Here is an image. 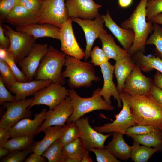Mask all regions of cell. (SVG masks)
I'll return each instance as SVG.
<instances>
[{
    "label": "cell",
    "mask_w": 162,
    "mask_h": 162,
    "mask_svg": "<svg viewBox=\"0 0 162 162\" xmlns=\"http://www.w3.org/2000/svg\"><path fill=\"white\" fill-rule=\"evenodd\" d=\"M131 113L136 124L152 126L162 129V105L151 93L130 95L125 93Z\"/></svg>",
    "instance_id": "obj_1"
},
{
    "label": "cell",
    "mask_w": 162,
    "mask_h": 162,
    "mask_svg": "<svg viewBox=\"0 0 162 162\" xmlns=\"http://www.w3.org/2000/svg\"><path fill=\"white\" fill-rule=\"evenodd\" d=\"M148 0H140L129 17L121 25L125 29H131L135 33L134 41L128 51L131 56L137 52L145 53L147 38L153 31V23L150 20L147 22L146 8Z\"/></svg>",
    "instance_id": "obj_2"
},
{
    "label": "cell",
    "mask_w": 162,
    "mask_h": 162,
    "mask_svg": "<svg viewBox=\"0 0 162 162\" xmlns=\"http://www.w3.org/2000/svg\"><path fill=\"white\" fill-rule=\"evenodd\" d=\"M65 69L62 77L67 80L68 86L72 88L89 87L93 81L97 82L100 78L96 75L94 65L86 61L83 62L73 57L66 55L64 64Z\"/></svg>",
    "instance_id": "obj_3"
},
{
    "label": "cell",
    "mask_w": 162,
    "mask_h": 162,
    "mask_svg": "<svg viewBox=\"0 0 162 162\" xmlns=\"http://www.w3.org/2000/svg\"><path fill=\"white\" fill-rule=\"evenodd\" d=\"M66 55L53 46H48L35 73L34 80H49L53 83L64 85L65 81L62 77V70Z\"/></svg>",
    "instance_id": "obj_4"
},
{
    "label": "cell",
    "mask_w": 162,
    "mask_h": 162,
    "mask_svg": "<svg viewBox=\"0 0 162 162\" xmlns=\"http://www.w3.org/2000/svg\"><path fill=\"white\" fill-rule=\"evenodd\" d=\"M101 88L96 89L92 96L84 98L80 96L74 88L69 90L68 96L74 107L72 114L68 119L66 123L75 122L85 114L91 112L99 110L112 111L114 107L108 104L99 94Z\"/></svg>",
    "instance_id": "obj_5"
},
{
    "label": "cell",
    "mask_w": 162,
    "mask_h": 162,
    "mask_svg": "<svg viewBox=\"0 0 162 162\" xmlns=\"http://www.w3.org/2000/svg\"><path fill=\"white\" fill-rule=\"evenodd\" d=\"M1 25L5 28V34L10 40V46L7 50L18 64L28 55L37 39L26 33L15 30L8 25Z\"/></svg>",
    "instance_id": "obj_6"
},
{
    "label": "cell",
    "mask_w": 162,
    "mask_h": 162,
    "mask_svg": "<svg viewBox=\"0 0 162 162\" xmlns=\"http://www.w3.org/2000/svg\"><path fill=\"white\" fill-rule=\"evenodd\" d=\"M119 96L122 102V109L118 114L115 115L116 119L112 122L105 123L100 126H94V129L97 131L101 133L120 132L125 134L128 128L136 124L125 92H122Z\"/></svg>",
    "instance_id": "obj_7"
},
{
    "label": "cell",
    "mask_w": 162,
    "mask_h": 162,
    "mask_svg": "<svg viewBox=\"0 0 162 162\" xmlns=\"http://www.w3.org/2000/svg\"><path fill=\"white\" fill-rule=\"evenodd\" d=\"M33 99V98H29L14 102L0 103L6 109L0 121V127L9 130L21 120L31 117L32 112L28 108Z\"/></svg>",
    "instance_id": "obj_8"
},
{
    "label": "cell",
    "mask_w": 162,
    "mask_h": 162,
    "mask_svg": "<svg viewBox=\"0 0 162 162\" xmlns=\"http://www.w3.org/2000/svg\"><path fill=\"white\" fill-rule=\"evenodd\" d=\"M69 18L64 0H45L36 22L50 24L60 28Z\"/></svg>",
    "instance_id": "obj_9"
},
{
    "label": "cell",
    "mask_w": 162,
    "mask_h": 162,
    "mask_svg": "<svg viewBox=\"0 0 162 162\" xmlns=\"http://www.w3.org/2000/svg\"><path fill=\"white\" fill-rule=\"evenodd\" d=\"M69 94V90L61 84L52 83L34 94L31 108L36 105H45L50 110L53 109Z\"/></svg>",
    "instance_id": "obj_10"
},
{
    "label": "cell",
    "mask_w": 162,
    "mask_h": 162,
    "mask_svg": "<svg viewBox=\"0 0 162 162\" xmlns=\"http://www.w3.org/2000/svg\"><path fill=\"white\" fill-rule=\"evenodd\" d=\"M70 18L82 28L85 33L86 44L84 58L86 61L90 57L92 47L95 40L101 34L108 33L104 28V21L100 14L94 20Z\"/></svg>",
    "instance_id": "obj_11"
},
{
    "label": "cell",
    "mask_w": 162,
    "mask_h": 162,
    "mask_svg": "<svg viewBox=\"0 0 162 162\" xmlns=\"http://www.w3.org/2000/svg\"><path fill=\"white\" fill-rule=\"evenodd\" d=\"M75 122L80 129V138L86 150L89 151L93 148H104V143L111 133L105 135L96 131L89 124L88 116H82Z\"/></svg>",
    "instance_id": "obj_12"
},
{
    "label": "cell",
    "mask_w": 162,
    "mask_h": 162,
    "mask_svg": "<svg viewBox=\"0 0 162 162\" xmlns=\"http://www.w3.org/2000/svg\"><path fill=\"white\" fill-rule=\"evenodd\" d=\"M70 18L65 22L60 28L59 40L61 43V50L67 55L81 60L85 57L83 50L78 43L73 30Z\"/></svg>",
    "instance_id": "obj_13"
},
{
    "label": "cell",
    "mask_w": 162,
    "mask_h": 162,
    "mask_svg": "<svg viewBox=\"0 0 162 162\" xmlns=\"http://www.w3.org/2000/svg\"><path fill=\"white\" fill-rule=\"evenodd\" d=\"M74 111L72 102L68 96L63 100L53 109L47 111L45 119L39 128L38 134L46 128L56 125L64 126Z\"/></svg>",
    "instance_id": "obj_14"
},
{
    "label": "cell",
    "mask_w": 162,
    "mask_h": 162,
    "mask_svg": "<svg viewBox=\"0 0 162 162\" xmlns=\"http://www.w3.org/2000/svg\"><path fill=\"white\" fill-rule=\"evenodd\" d=\"M65 4L70 18L94 20L102 7L94 0H66Z\"/></svg>",
    "instance_id": "obj_15"
},
{
    "label": "cell",
    "mask_w": 162,
    "mask_h": 162,
    "mask_svg": "<svg viewBox=\"0 0 162 162\" xmlns=\"http://www.w3.org/2000/svg\"><path fill=\"white\" fill-rule=\"evenodd\" d=\"M142 71L136 65L125 80L123 92L130 95L150 93L153 80L145 76Z\"/></svg>",
    "instance_id": "obj_16"
},
{
    "label": "cell",
    "mask_w": 162,
    "mask_h": 162,
    "mask_svg": "<svg viewBox=\"0 0 162 162\" xmlns=\"http://www.w3.org/2000/svg\"><path fill=\"white\" fill-rule=\"evenodd\" d=\"M47 111L43 108L39 113H36L34 118H23L10 128L9 131L11 137L32 136L38 134L40 127L45 119Z\"/></svg>",
    "instance_id": "obj_17"
},
{
    "label": "cell",
    "mask_w": 162,
    "mask_h": 162,
    "mask_svg": "<svg viewBox=\"0 0 162 162\" xmlns=\"http://www.w3.org/2000/svg\"><path fill=\"white\" fill-rule=\"evenodd\" d=\"M48 47L46 44L36 43L28 55L18 63L28 82L33 80L35 73Z\"/></svg>",
    "instance_id": "obj_18"
},
{
    "label": "cell",
    "mask_w": 162,
    "mask_h": 162,
    "mask_svg": "<svg viewBox=\"0 0 162 162\" xmlns=\"http://www.w3.org/2000/svg\"><path fill=\"white\" fill-rule=\"evenodd\" d=\"M104 78V85L99 94L103 97L105 100L109 105H111V97L113 96L114 99L117 102L118 108L122 106L119 93L113 81L114 65L109 62L100 66Z\"/></svg>",
    "instance_id": "obj_19"
},
{
    "label": "cell",
    "mask_w": 162,
    "mask_h": 162,
    "mask_svg": "<svg viewBox=\"0 0 162 162\" xmlns=\"http://www.w3.org/2000/svg\"><path fill=\"white\" fill-rule=\"evenodd\" d=\"M52 83L49 80H33L25 82H16L8 88L10 92L15 94L16 101H20L26 99L27 97L34 94Z\"/></svg>",
    "instance_id": "obj_20"
},
{
    "label": "cell",
    "mask_w": 162,
    "mask_h": 162,
    "mask_svg": "<svg viewBox=\"0 0 162 162\" xmlns=\"http://www.w3.org/2000/svg\"><path fill=\"white\" fill-rule=\"evenodd\" d=\"M104 21L105 26L116 37L124 48L128 51L135 38V33L131 29H125L119 26L111 18L107 11L105 15H101Z\"/></svg>",
    "instance_id": "obj_21"
},
{
    "label": "cell",
    "mask_w": 162,
    "mask_h": 162,
    "mask_svg": "<svg viewBox=\"0 0 162 162\" xmlns=\"http://www.w3.org/2000/svg\"><path fill=\"white\" fill-rule=\"evenodd\" d=\"M60 28L49 23L39 24L34 22L21 26L17 27L15 30L26 33L36 38L48 37L59 40Z\"/></svg>",
    "instance_id": "obj_22"
},
{
    "label": "cell",
    "mask_w": 162,
    "mask_h": 162,
    "mask_svg": "<svg viewBox=\"0 0 162 162\" xmlns=\"http://www.w3.org/2000/svg\"><path fill=\"white\" fill-rule=\"evenodd\" d=\"M67 127L64 126L56 125L49 126L43 131L45 133L44 138L40 141L34 142L32 146V152L42 155L43 152L56 140L60 138Z\"/></svg>",
    "instance_id": "obj_23"
},
{
    "label": "cell",
    "mask_w": 162,
    "mask_h": 162,
    "mask_svg": "<svg viewBox=\"0 0 162 162\" xmlns=\"http://www.w3.org/2000/svg\"><path fill=\"white\" fill-rule=\"evenodd\" d=\"M112 140L108 142L104 148L109 151L117 158L127 161L130 157L131 146L126 142L123 134L115 132L112 133Z\"/></svg>",
    "instance_id": "obj_24"
},
{
    "label": "cell",
    "mask_w": 162,
    "mask_h": 162,
    "mask_svg": "<svg viewBox=\"0 0 162 162\" xmlns=\"http://www.w3.org/2000/svg\"><path fill=\"white\" fill-rule=\"evenodd\" d=\"M136 65L131 56L116 61L114 74L117 81L116 88L119 94L123 92L125 80Z\"/></svg>",
    "instance_id": "obj_25"
},
{
    "label": "cell",
    "mask_w": 162,
    "mask_h": 162,
    "mask_svg": "<svg viewBox=\"0 0 162 162\" xmlns=\"http://www.w3.org/2000/svg\"><path fill=\"white\" fill-rule=\"evenodd\" d=\"M37 18L36 15L24 7L17 4L7 16L5 21L17 27L36 22Z\"/></svg>",
    "instance_id": "obj_26"
},
{
    "label": "cell",
    "mask_w": 162,
    "mask_h": 162,
    "mask_svg": "<svg viewBox=\"0 0 162 162\" xmlns=\"http://www.w3.org/2000/svg\"><path fill=\"white\" fill-rule=\"evenodd\" d=\"M102 44V49L109 58L116 61L130 56L128 51L121 48L115 43L110 34H101L99 38Z\"/></svg>",
    "instance_id": "obj_27"
},
{
    "label": "cell",
    "mask_w": 162,
    "mask_h": 162,
    "mask_svg": "<svg viewBox=\"0 0 162 162\" xmlns=\"http://www.w3.org/2000/svg\"><path fill=\"white\" fill-rule=\"evenodd\" d=\"M142 71L149 72L156 69L162 74V59L154 55L146 56L137 52L131 56Z\"/></svg>",
    "instance_id": "obj_28"
},
{
    "label": "cell",
    "mask_w": 162,
    "mask_h": 162,
    "mask_svg": "<svg viewBox=\"0 0 162 162\" xmlns=\"http://www.w3.org/2000/svg\"><path fill=\"white\" fill-rule=\"evenodd\" d=\"M134 142L148 147H159L162 148V132L156 128L152 132L141 135L130 136Z\"/></svg>",
    "instance_id": "obj_29"
},
{
    "label": "cell",
    "mask_w": 162,
    "mask_h": 162,
    "mask_svg": "<svg viewBox=\"0 0 162 162\" xmlns=\"http://www.w3.org/2000/svg\"><path fill=\"white\" fill-rule=\"evenodd\" d=\"M131 148L130 158L135 162H147L154 153L162 149L159 147L151 148L144 145L141 146L135 142L131 146Z\"/></svg>",
    "instance_id": "obj_30"
},
{
    "label": "cell",
    "mask_w": 162,
    "mask_h": 162,
    "mask_svg": "<svg viewBox=\"0 0 162 162\" xmlns=\"http://www.w3.org/2000/svg\"><path fill=\"white\" fill-rule=\"evenodd\" d=\"M63 147L59 138L48 147L42 155L49 162H64L67 156L63 150Z\"/></svg>",
    "instance_id": "obj_31"
},
{
    "label": "cell",
    "mask_w": 162,
    "mask_h": 162,
    "mask_svg": "<svg viewBox=\"0 0 162 162\" xmlns=\"http://www.w3.org/2000/svg\"><path fill=\"white\" fill-rule=\"evenodd\" d=\"M62 149L67 157L80 159L81 160L84 154L88 151L85 148L80 138H77L64 145Z\"/></svg>",
    "instance_id": "obj_32"
},
{
    "label": "cell",
    "mask_w": 162,
    "mask_h": 162,
    "mask_svg": "<svg viewBox=\"0 0 162 162\" xmlns=\"http://www.w3.org/2000/svg\"><path fill=\"white\" fill-rule=\"evenodd\" d=\"M34 137V136L12 137L8 140L4 147L10 152L26 149L33 145Z\"/></svg>",
    "instance_id": "obj_33"
},
{
    "label": "cell",
    "mask_w": 162,
    "mask_h": 162,
    "mask_svg": "<svg viewBox=\"0 0 162 162\" xmlns=\"http://www.w3.org/2000/svg\"><path fill=\"white\" fill-rule=\"evenodd\" d=\"M153 32L147 40L146 45H154L157 56L162 59V27L155 23H153Z\"/></svg>",
    "instance_id": "obj_34"
},
{
    "label": "cell",
    "mask_w": 162,
    "mask_h": 162,
    "mask_svg": "<svg viewBox=\"0 0 162 162\" xmlns=\"http://www.w3.org/2000/svg\"><path fill=\"white\" fill-rule=\"evenodd\" d=\"M66 124V128L60 138L63 146L80 136V129L75 122L67 123Z\"/></svg>",
    "instance_id": "obj_35"
},
{
    "label": "cell",
    "mask_w": 162,
    "mask_h": 162,
    "mask_svg": "<svg viewBox=\"0 0 162 162\" xmlns=\"http://www.w3.org/2000/svg\"><path fill=\"white\" fill-rule=\"evenodd\" d=\"M0 77L6 87L8 88L17 82V80L7 63L0 59Z\"/></svg>",
    "instance_id": "obj_36"
},
{
    "label": "cell",
    "mask_w": 162,
    "mask_h": 162,
    "mask_svg": "<svg viewBox=\"0 0 162 162\" xmlns=\"http://www.w3.org/2000/svg\"><path fill=\"white\" fill-rule=\"evenodd\" d=\"M32 146L33 145L22 150L10 151L6 156L1 158L0 161L1 162H23L24 160H25L28 155L32 152Z\"/></svg>",
    "instance_id": "obj_37"
},
{
    "label": "cell",
    "mask_w": 162,
    "mask_h": 162,
    "mask_svg": "<svg viewBox=\"0 0 162 162\" xmlns=\"http://www.w3.org/2000/svg\"><path fill=\"white\" fill-rule=\"evenodd\" d=\"M3 60H4L8 65L17 82H28L26 76L22 71L20 70L18 68L12 56L8 51L7 56Z\"/></svg>",
    "instance_id": "obj_38"
},
{
    "label": "cell",
    "mask_w": 162,
    "mask_h": 162,
    "mask_svg": "<svg viewBox=\"0 0 162 162\" xmlns=\"http://www.w3.org/2000/svg\"><path fill=\"white\" fill-rule=\"evenodd\" d=\"M44 0H18L17 3L24 7L38 18L42 8Z\"/></svg>",
    "instance_id": "obj_39"
},
{
    "label": "cell",
    "mask_w": 162,
    "mask_h": 162,
    "mask_svg": "<svg viewBox=\"0 0 162 162\" xmlns=\"http://www.w3.org/2000/svg\"><path fill=\"white\" fill-rule=\"evenodd\" d=\"M159 14H162V0H148L146 8L147 20Z\"/></svg>",
    "instance_id": "obj_40"
},
{
    "label": "cell",
    "mask_w": 162,
    "mask_h": 162,
    "mask_svg": "<svg viewBox=\"0 0 162 162\" xmlns=\"http://www.w3.org/2000/svg\"><path fill=\"white\" fill-rule=\"evenodd\" d=\"M89 151L93 152L96 155V160L98 162H120L109 151L105 148H93Z\"/></svg>",
    "instance_id": "obj_41"
},
{
    "label": "cell",
    "mask_w": 162,
    "mask_h": 162,
    "mask_svg": "<svg viewBox=\"0 0 162 162\" xmlns=\"http://www.w3.org/2000/svg\"><path fill=\"white\" fill-rule=\"evenodd\" d=\"M90 57L91 63L95 66H100L109 62V58L106 56L102 49L98 46H95L92 50Z\"/></svg>",
    "instance_id": "obj_42"
},
{
    "label": "cell",
    "mask_w": 162,
    "mask_h": 162,
    "mask_svg": "<svg viewBox=\"0 0 162 162\" xmlns=\"http://www.w3.org/2000/svg\"><path fill=\"white\" fill-rule=\"evenodd\" d=\"M156 128L150 125L136 124L128 128L125 134L128 136L131 135H141L150 133Z\"/></svg>",
    "instance_id": "obj_43"
},
{
    "label": "cell",
    "mask_w": 162,
    "mask_h": 162,
    "mask_svg": "<svg viewBox=\"0 0 162 162\" xmlns=\"http://www.w3.org/2000/svg\"><path fill=\"white\" fill-rule=\"evenodd\" d=\"M18 0H0V24L6 20L7 16L17 4Z\"/></svg>",
    "instance_id": "obj_44"
},
{
    "label": "cell",
    "mask_w": 162,
    "mask_h": 162,
    "mask_svg": "<svg viewBox=\"0 0 162 162\" xmlns=\"http://www.w3.org/2000/svg\"><path fill=\"white\" fill-rule=\"evenodd\" d=\"M2 79L0 77V103L16 101L15 97L6 88Z\"/></svg>",
    "instance_id": "obj_45"
},
{
    "label": "cell",
    "mask_w": 162,
    "mask_h": 162,
    "mask_svg": "<svg viewBox=\"0 0 162 162\" xmlns=\"http://www.w3.org/2000/svg\"><path fill=\"white\" fill-rule=\"evenodd\" d=\"M5 28L0 24V47L7 50L10 45V40L9 37L5 36Z\"/></svg>",
    "instance_id": "obj_46"
},
{
    "label": "cell",
    "mask_w": 162,
    "mask_h": 162,
    "mask_svg": "<svg viewBox=\"0 0 162 162\" xmlns=\"http://www.w3.org/2000/svg\"><path fill=\"white\" fill-rule=\"evenodd\" d=\"M150 93L154 99L162 105V90L153 83L152 86Z\"/></svg>",
    "instance_id": "obj_47"
},
{
    "label": "cell",
    "mask_w": 162,
    "mask_h": 162,
    "mask_svg": "<svg viewBox=\"0 0 162 162\" xmlns=\"http://www.w3.org/2000/svg\"><path fill=\"white\" fill-rule=\"evenodd\" d=\"M11 137L8 130L0 127V147H4Z\"/></svg>",
    "instance_id": "obj_48"
},
{
    "label": "cell",
    "mask_w": 162,
    "mask_h": 162,
    "mask_svg": "<svg viewBox=\"0 0 162 162\" xmlns=\"http://www.w3.org/2000/svg\"><path fill=\"white\" fill-rule=\"evenodd\" d=\"M46 158L34 153L26 158L25 162H46Z\"/></svg>",
    "instance_id": "obj_49"
},
{
    "label": "cell",
    "mask_w": 162,
    "mask_h": 162,
    "mask_svg": "<svg viewBox=\"0 0 162 162\" xmlns=\"http://www.w3.org/2000/svg\"><path fill=\"white\" fill-rule=\"evenodd\" d=\"M153 83L162 90V74L158 70L154 76Z\"/></svg>",
    "instance_id": "obj_50"
},
{
    "label": "cell",
    "mask_w": 162,
    "mask_h": 162,
    "mask_svg": "<svg viewBox=\"0 0 162 162\" xmlns=\"http://www.w3.org/2000/svg\"><path fill=\"white\" fill-rule=\"evenodd\" d=\"M153 23L162 25V14H158L153 17L150 20Z\"/></svg>",
    "instance_id": "obj_51"
},
{
    "label": "cell",
    "mask_w": 162,
    "mask_h": 162,
    "mask_svg": "<svg viewBox=\"0 0 162 162\" xmlns=\"http://www.w3.org/2000/svg\"><path fill=\"white\" fill-rule=\"evenodd\" d=\"M133 0H118V4L120 7L126 8L129 6L131 4Z\"/></svg>",
    "instance_id": "obj_52"
},
{
    "label": "cell",
    "mask_w": 162,
    "mask_h": 162,
    "mask_svg": "<svg viewBox=\"0 0 162 162\" xmlns=\"http://www.w3.org/2000/svg\"><path fill=\"white\" fill-rule=\"evenodd\" d=\"M10 150L4 147H0V158H1L6 156L10 152Z\"/></svg>",
    "instance_id": "obj_53"
},
{
    "label": "cell",
    "mask_w": 162,
    "mask_h": 162,
    "mask_svg": "<svg viewBox=\"0 0 162 162\" xmlns=\"http://www.w3.org/2000/svg\"><path fill=\"white\" fill-rule=\"evenodd\" d=\"M89 151H87L84 154L82 158L81 162H92V160L89 155Z\"/></svg>",
    "instance_id": "obj_54"
},
{
    "label": "cell",
    "mask_w": 162,
    "mask_h": 162,
    "mask_svg": "<svg viewBox=\"0 0 162 162\" xmlns=\"http://www.w3.org/2000/svg\"><path fill=\"white\" fill-rule=\"evenodd\" d=\"M7 55V50L0 47V59H4Z\"/></svg>",
    "instance_id": "obj_55"
},
{
    "label": "cell",
    "mask_w": 162,
    "mask_h": 162,
    "mask_svg": "<svg viewBox=\"0 0 162 162\" xmlns=\"http://www.w3.org/2000/svg\"><path fill=\"white\" fill-rule=\"evenodd\" d=\"M81 161L80 159L67 157L64 162H81Z\"/></svg>",
    "instance_id": "obj_56"
},
{
    "label": "cell",
    "mask_w": 162,
    "mask_h": 162,
    "mask_svg": "<svg viewBox=\"0 0 162 162\" xmlns=\"http://www.w3.org/2000/svg\"><path fill=\"white\" fill-rule=\"evenodd\" d=\"M161 130L162 132V129Z\"/></svg>",
    "instance_id": "obj_57"
},
{
    "label": "cell",
    "mask_w": 162,
    "mask_h": 162,
    "mask_svg": "<svg viewBox=\"0 0 162 162\" xmlns=\"http://www.w3.org/2000/svg\"></svg>",
    "instance_id": "obj_58"
}]
</instances>
